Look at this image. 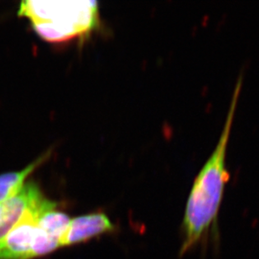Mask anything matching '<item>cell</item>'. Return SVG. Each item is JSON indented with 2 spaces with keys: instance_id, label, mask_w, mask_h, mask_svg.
Segmentation results:
<instances>
[{
  "instance_id": "obj_3",
  "label": "cell",
  "mask_w": 259,
  "mask_h": 259,
  "mask_svg": "<svg viewBox=\"0 0 259 259\" xmlns=\"http://www.w3.org/2000/svg\"><path fill=\"white\" fill-rule=\"evenodd\" d=\"M45 196L30 206L0 246V259H26L36 234V218Z\"/></svg>"
},
{
  "instance_id": "obj_9",
  "label": "cell",
  "mask_w": 259,
  "mask_h": 259,
  "mask_svg": "<svg viewBox=\"0 0 259 259\" xmlns=\"http://www.w3.org/2000/svg\"><path fill=\"white\" fill-rule=\"evenodd\" d=\"M2 214H3V204H2V203H0V221H1V218H2Z\"/></svg>"
},
{
  "instance_id": "obj_5",
  "label": "cell",
  "mask_w": 259,
  "mask_h": 259,
  "mask_svg": "<svg viewBox=\"0 0 259 259\" xmlns=\"http://www.w3.org/2000/svg\"><path fill=\"white\" fill-rule=\"evenodd\" d=\"M115 226L103 212L92 213L71 219L68 229L61 241V247L78 244L101 235L112 233Z\"/></svg>"
},
{
  "instance_id": "obj_6",
  "label": "cell",
  "mask_w": 259,
  "mask_h": 259,
  "mask_svg": "<svg viewBox=\"0 0 259 259\" xmlns=\"http://www.w3.org/2000/svg\"><path fill=\"white\" fill-rule=\"evenodd\" d=\"M57 202L47 199L39 209L36 225L37 228L61 242L68 229L71 219L66 213L57 210Z\"/></svg>"
},
{
  "instance_id": "obj_2",
  "label": "cell",
  "mask_w": 259,
  "mask_h": 259,
  "mask_svg": "<svg viewBox=\"0 0 259 259\" xmlns=\"http://www.w3.org/2000/svg\"><path fill=\"white\" fill-rule=\"evenodd\" d=\"M28 18L34 31L47 41L68 40L90 33L99 24L97 1H35L20 3L18 12Z\"/></svg>"
},
{
  "instance_id": "obj_1",
  "label": "cell",
  "mask_w": 259,
  "mask_h": 259,
  "mask_svg": "<svg viewBox=\"0 0 259 259\" xmlns=\"http://www.w3.org/2000/svg\"><path fill=\"white\" fill-rule=\"evenodd\" d=\"M242 84V76H240L218 144L195 179L189 194L181 226V256L208 237H219L218 215L226 186L230 180L226 158Z\"/></svg>"
},
{
  "instance_id": "obj_7",
  "label": "cell",
  "mask_w": 259,
  "mask_h": 259,
  "mask_svg": "<svg viewBox=\"0 0 259 259\" xmlns=\"http://www.w3.org/2000/svg\"><path fill=\"white\" fill-rule=\"evenodd\" d=\"M51 155L52 149H49L20 171L0 175V203L5 202L16 196L25 186V181L29 175L47 161Z\"/></svg>"
},
{
  "instance_id": "obj_4",
  "label": "cell",
  "mask_w": 259,
  "mask_h": 259,
  "mask_svg": "<svg viewBox=\"0 0 259 259\" xmlns=\"http://www.w3.org/2000/svg\"><path fill=\"white\" fill-rule=\"evenodd\" d=\"M44 196L39 186L34 181L25 184L22 190L12 198L3 202L2 218L0 221V246L14 227L22 219L30 206Z\"/></svg>"
},
{
  "instance_id": "obj_8",
  "label": "cell",
  "mask_w": 259,
  "mask_h": 259,
  "mask_svg": "<svg viewBox=\"0 0 259 259\" xmlns=\"http://www.w3.org/2000/svg\"><path fill=\"white\" fill-rule=\"evenodd\" d=\"M61 247V242L54 237H51L47 232L37 228L36 234L32 243L31 249L28 253L26 259H34L49 254L55 250Z\"/></svg>"
}]
</instances>
